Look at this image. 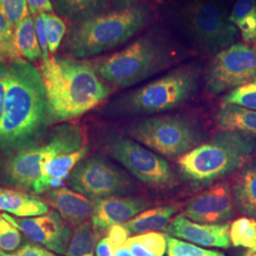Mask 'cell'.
Listing matches in <instances>:
<instances>
[{
	"mask_svg": "<svg viewBox=\"0 0 256 256\" xmlns=\"http://www.w3.org/2000/svg\"><path fill=\"white\" fill-rule=\"evenodd\" d=\"M48 122L75 119L104 101L111 88L97 74L93 63L55 55L40 66Z\"/></svg>",
	"mask_w": 256,
	"mask_h": 256,
	"instance_id": "obj_1",
	"label": "cell"
},
{
	"mask_svg": "<svg viewBox=\"0 0 256 256\" xmlns=\"http://www.w3.org/2000/svg\"><path fill=\"white\" fill-rule=\"evenodd\" d=\"M48 124L40 72L23 58L10 61L9 82L0 126V151H18L32 146Z\"/></svg>",
	"mask_w": 256,
	"mask_h": 256,
	"instance_id": "obj_2",
	"label": "cell"
},
{
	"mask_svg": "<svg viewBox=\"0 0 256 256\" xmlns=\"http://www.w3.org/2000/svg\"><path fill=\"white\" fill-rule=\"evenodd\" d=\"M150 19L151 10L136 5L76 22L64 36V52L76 59L100 54L126 43L146 27Z\"/></svg>",
	"mask_w": 256,
	"mask_h": 256,
	"instance_id": "obj_3",
	"label": "cell"
},
{
	"mask_svg": "<svg viewBox=\"0 0 256 256\" xmlns=\"http://www.w3.org/2000/svg\"><path fill=\"white\" fill-rule=\"evenodd\" d=\"M256 150L254 137L222 130L207 142L182 156L178 166L188 182L198 186L207 185L236 171Z\"/></svg>",
	"mask_w": 256,
	"mask_h": 256,
	"instance_id": "obj_4",
	"label": "cell"
},
{
	"mask_svg": "<svg viewBox=\"0 0 256 256\" xmlns=\"http://www.w3.org/2000/svg\"><path fill=\"white\" fill-rule=\"evenodd\" d=\"M198 78V66H180L160 79L120 96L110 102L108 112L117 116H136L173 110L194 95Z\"/></svg>",
	"mask_w": 256,
	"mask_h": 256,
	"instance_id": "obj_5",
	"label": "cell"
},
{
	"mask_svg": "<svg viewBox=\"0 0 256 256\" xmlns=\"http://www.w3.org/2000/svg\"><path fill=\"white\" fill-rule=\"evenodd\" d=\"M174 54L166 40L152 34L140 37L119 52L93 62V66L104 81L128 88L171 66Z\"/></svg>",
	"mask_w": 256,
	"mask_h": 256,
	"instance_id": "obj_6",
	"label": "cell"
},
{
	"mask_svg": "<svg viewBox=\"0 0 256 256\" xmlns=\"http://www.w3.org/2000/svg\"><path fill=\"white\" fill-rule=\"evenodd\" d=\"M128 134L136 142L160 155L183 156L202 142L200 130L180 116L162 115L138 120L128 128Z\"/></svg>",
	"mask_w": 256,
	"mask_h": 256,
	"instance_id": "obj_7",
	"label": "cell"
},
{
	"mask_svg": "<svg viewBox=\"0 0 256 256\" xmlns=\"http://www.w3.org/2000/svg\"><path fill=\"white\" fill-rule=\"evenodd\" d=\"M182 16L190 36L209 54H216L234 44L238 28L218 0H191Z\"/></svg>",
	"mask_w": 256,
	"mask_h": 256,
	"instance_id": "obj_8",
	"label": "cell"
},
{
	"mask_svg": "<svg viewBox=\"0 0 256 256\" xmlns=\"http://www.w3.org/2000/svg\"><path fill=\"white\" fill-rule=\"evenodd\" d=\"M104 146L112 158L142 182L155 188H169L176 184L174 172L167 162L135 140L115 135Z\"/></svg>",
	"mask_w": 256,
	"mask_h": 256,
	"instance_id": "obj_9",
	"label": "cell"
},
{
	"mask_svg": "<svg viewBox=\"0 0 256 256\" xmlns=\"http://www.w3.org/2000/svg\"><path fill=\"white\" fill-rule=\"evenodd\" d=\"M70 184L75 191L95 202L128 194L133 188L128 174L99 156L76 165L70 174Z\"/></svg>",
	"mask_w": 256,
	"mask_h": 256,
	"instance_id": "obj_10",
	"label": "cell"
},
{
	"mask_svg": "<svg viewBox=\"0 0 256 256\" xmlns=\"http://www.w3.org/2000/svg\"><path fill=\"white\" fill-rule=\"evenodd\" d=\"M256 80V46L234 44L214 55L206 75V90L216 95Z\"/></svg>",
	"mask_w": 256,
	"mask_h": 256,
	"instance_id": "obj_11",
	"label": "cell"
},
{
	"mask_svg": "<svg viewBox=\"0 0 256 256\" xmlns=\"http://www.w3.org/2000/svg\"><path fill=\"white\" fill-rule=\"evenodd\" d=\"M1 216L34 242L56 254H66L72 234L56 210L28 218H14L5 212Z\"/></svg>",
	"mask_w": 256,
	"mask_h": 256,
	"instance_id": "obj_12",
	"label": "cell"
},
{
	"mask_svg": "<svg viewBox=\"0 0 256 256\" xmlns=\"http://www.w3.org/2000/svg\"><path fill=\"white\" fill-rule=\"evenodd\" d=\"M234 214L229 185L218 183L194 198L185 206L183 216L200 224H220Z\"/></svg>",
	"mask_w": 256,
	"mask_h": 256,
	"instance_id": "obj_13",
	"label": "cell"
},
{
	"mask_svg": "<svg viewBox=\"0 0 256 256\" xmlns=\"http://www.w3.org/2000/svg\"><path fill=\"white\" fill-rule=\"evenodd\" d=\"M229 224H200L178 216L166 228L169 236L205 247L224 248L230 244Z\"/></svg>",
	"mask_w": 256,
	"mask_h": 256,
	"instance_id": "obj_14",
	"label": "cell"
},
{
	"mask_svg": "<svg viewBox=\"0 0 256 256\" xmlns=\"http://www.w3.org/2000/svg\"><path fill=\"white\" fill-rule=\"evenodd\" d=\"M44 162L43 146H30L16 151L4 166L7 182L20 189H32L42 176Z\"/></svg>",
	"mask_w": 256,
	"mask_h": 256,
	"instance_id": "obj_15",
	"label": "cell"
},
{
	"mask_svg": "<svg viewBox=\"0 0 256 256\" xmlns=\"http://www.w3.org/2000/svg\"><path fill=\"white\" fill-rule=\"evenodd\" d=\"M149 202L142 198H108L94 203L92 223L96 229L108 230L124 224L146 209Z\"/></svg>",
	"mask_w": 256,
	"mask_h": 256,
	"instance_id": "obj_16",
	"label": "cell"
},
{
	"mask_svg": "<svg viewBox=\"0 0 256 256\" xmlns=\"http://www.w3.org/2000/svg\"><path fill=\"white\" fill-rule=\"evenodd\" d=\"M46 200L63 220L72 225L79 226L92 218L94 203L68 188L52 190L46 194Z\"/></svg>",
	"mask_w": 256,
	"mask_h": 256,
	"instance_id": "obj_17",
	"label": "cell"
},
{
	"mask_svg": "<svg viewBox=\"0 0 256 256\" xmlns=\"http://www.w3.org/2000/svg\"><path fill=\"white\" fill-rule=\"evenodd\" d=\"M88 152V147L84 146L74 153L60 156L46 162L42 168V176L34 183L32 190L37 194H42L62 186L64 180Z\"/></svg>",
	"mask_w": 256,
	"mask_h": 256,
	"instance_id": "obj_18",
	"label": "cell"
},
{
	"mask_svg": "<svg viewBox=\"0 0 256 256\" xmlns=\"http://www.w3.org/2000/svg\"><path fill=\"white\" fill-rule=\"evenodd\" d=\"M82 128L76 124H63L54 129L50 140L43 146L44 164L60 156L74 153L84 146Z\"/></svg>",
	"mask_w": 256,
	"mask_h": 256,
	"instance_id": "obj_19",
	"label": "cell"
},
{
	"mask_svg": "<svg viewBox=\"0 0 256 256\" xmlns=\"http://www.w3.org/2000/svg\"><path fill=\"white\" fill-rule=\"evenodd\" d=\"M0 210L24 218L46 214L48 207L36 196L0 187Z\"/></svg>",
	"mask_w": 256,
	"mask_h": 256,
	"instance_id": "obj_20",
	"label": "cell"
},
{
	"mask_svg": "<svg viewBox=\"0 0 256 256\" xmlns=\"http://www.w3.org/2000/svg\"><path fill=\"white\" fill-rule=\"evenodd\" d=\"M216 120L220 128L256 136V111L234 104H223L218 110Z\"/></svg>",
	"mask_w": 256,
	"mask_h": 256,
	"instance_id": "obj_21",
	"label": "cell"
},
{
	"mask_svg": "<svg viewBox=\"0 0 256 256\" xmlns=\"http://www.w3.org/2000/svg\"><path fill=\"white\" fill-rule=\"evenodd\" d=\"M234 198L239 210L256 218V162L248 165L236 178Z\"/></svg>",
	"mask_w": 256,
	"mask_h": 256,
	"instance_id": "obj_22",
	"label": "cell"
},
{
	"mask_svg": "<svg viewBox=\"0 0 256 256\" xmlns=\"http://www.w3.org/2000/svg\"><path fill=\"white\" fill-rule=\"evenodd\" d=\"M178 206L169 205L144 210L137 216L124 223L130 234H140L155 230H164L170 223L171 218L178 210Z\"/></svg>",
	"mask_w": 256,
	"mask_h": 256,
	"instance_id": "obj_23",
	"label": "cell"
},
{
	"mask_svg": "<svg viewBox=\"0 0 256 256\" xmlns=\"http://www.w3.org/2000/svg\"><path fill=\"white\" fill-rule=\"evenodd\" d=\"M108 0H54V10L74 23L104 12Z\"/></svg>",
	"mask_w": 256,
	"mask_h": 256,
	"instance_id": "obj_24",
	"label": "cell"
},
{
	"mask_svg": "<svg viewBox=\"0 0 256 256\" xmlns=\"http://www.w3.org/2000/svg\"><path fill=\"white\" fill-rule=\"evenodd\" d=\"M229 18L245 43L256 46V0H238Z\"/></svg>",
	"mask_w": 256,
	"mask_h": 256,
	"instance_id": "obj_25",
	"label": "cell"
},
{
	"mask_svg": "<svg viewBox=\"0 0 256 256\" xmlns=\"http://www.w3.org/2000/svg\"><path fill=\"white\" fill-rule=\"evenodd\" d=\"M16 45L18 54L28 62L42 59V50L37 38L34 21L32 16L21 20L14 26Z\"/></svg>",
	"mask_w": 256,
	"mask_h": 256,
	"instance_id": "obj_26",
	"label": "cell"
},
{
	"mask_svg": "<svg viewBox=\"0 0 256 256\" xmlns=\"http://www.w3.org/2000/svg\"><path fill=\"white\" fill-rule=\"evenodd\" d=\"M124 247L134 256H164L167 248V236L156 232H147L128 238Z\"/></svg>",
	"mask_w": 256,
	"mask_h": 256,
	"instance_id": "obj_27",
	"label": "cell"
},
{
	"mask_svg": "<svg viewBox=\"0 0 256 256\" xmlns=\"http://www.w3.org/2000/svg\"><path fill=\"white\" fill-rule=\"evenodd\" d=\"M97 236L88 222L82 223L75 230L68 248L66 256H94Z\"/></svg>",
	"mask_w": 256,
	"mask_h": 256,
	"instance_id": "obj_28",
	"label": "cell"
},
{
	"mask_svg": "<svg viewBox=\"0 0 256 256\" xmlns=\"http://www.w3.org/2000/svg\"><path fill=\"white\" fill-rule=\"evenodd\" d=\"M230 242L236 247L252 248L256 240V221L248 218L236 220L230 228Z\"/></svg>",
	"mask_w": 256,
	"mask_h": 256,
	"instance_id": "obj_29",
	"label": "cell"
},
{
	"mask_svg": "<svg viewBox=\"0 0 256 256\" xmlns=\"http://www.w3.org/2000/svg\"><path fill=\"white\" fill-rule=\"evenodd\" d=\"M20 58L16 45L14 26L0 12V63Z\"/></svg>",
	"mask_w": 256,
	"mask_h": 256,
	"instance_id": "obj_30",
	"label": "cell"
},
{
	"mask_svg": "<svg viewBox=\"0 0 256 256\" xmlns=\"http://www.w3.org/2000/svg\"><path fill=\"white\" fill-rule=\"evenodd\" d=\"M223 104L256 111V80L232 90L224 96Z\"/></svg>",
	"mask_w": 256,
	"mask_h": 256,
	"instance_id": "obj_31",
	"label": "cell"
},
{
	"mask_svg": "<svg viewBox=\"0 0 256 256\" xmlns=\"http://www.w3.org/2000/svg\"><path fill=\"white\" fill-rule=\"evenodd\" d=\"M64 20L54 12L46 14V34L48 52L54 54L64 40L66 32Z\"/></svg>",
	"mask_w": 256,
	"mask_h": 256,
	"instance_id": "obj_32",
	"label": "cell"
},
{
	"mask_svg": "<svg viewBox=\"0 0 256 256\" xmlns=\"http://www.w3.org/2000/svg\"><path fill=\"white\" fill-rule=\"evenodd\" d=\"M168 256H225L223 254L198 247L180 239L167 236Z\"/></svg>",
	"mask_w": 256,
	"mask_h": 256,
	"instance_id": "obj_33",
	"label": "cell"
},
{
	"mask_svg": "<svg viewBox=\"0 0 256 256\" xmlns=\"http://www.w3.org/2000/svg\"><path fill=\"white\" fill-rule=\"evenodd\" d=\"M0 12L14 26L30 14L27 0H0Z\"/></svg>",
	"mask_w": 256,
	"mask_h": 256,
	"instance_id": "obj_34",
	"label": "cell"
},
{
	"mask_svg": "<svg viewBox=\"0 0 256 256\" xmlns=\"http://www.w3.org/2000/svg\"><path fill=\"white\" fill-rule=\"evenodd\" d=\"M20 242L21 234L18 229L0 216V250L14 252L18 248Z\"/></svg>",
	"mask_w": 256,
	"mask_h": 256,
	"instance_id": "obj_35",
	"label": "cell"
},
{
	"mask_svg": "<svg viewBox=\"0 0 256 256\" xmlns=\"http://www.w3.org/2000/svg\"><path fill=\"white\" fill-rule=\"evenodd\" d=\"M46 12H42L34 16V26H36V30L37 38L39 41V44L42 50V60L45 61L46 59L50 58L48 56V41H46Z\"/></svg>",
	"mask_w": 256,
	"mask_h": 256,
	"instance_id": "obj_36",
	"label": "cell"
},
{
	"mask_svg": "<svg viewBox=\"0 0 256 256\" xmlns=\"http://www.w3.org/2000/svg\"><path fill=\"white\" fill-rule=\"evenodd\" d=\"M129 236L130 234L128 229L124 226V224H117L110 227L106 238L115 252L119 248L124 247L126 245Z\"/></svg>",
	"mask_w": 256,
	"mask_h": 256,
	"instance_id": "obj_37",
	"label": "cell"
},
{
	"mask_svg": "<svg viewBox=\"0 0 256 256\" xmlns=\"http://www.w3.org/2000/svg\"><path fill=\"white\" fill-rule=\"evenodd\" d=\"M9 62L0 63V126L3 118L4 104L9 82Z\"/></svg>",
	"mask_w": 256,
	"mask_h": 256,
	"instance_id": "obj_38",
	"label": "cell"
},
{
	"mask_svg": "<svg viewBox=\"0 0 256 256\" xmlns=\"http://www.w3.org/2000/svg\"><path fill=\"white\" fill-rule=\"evenodd\" d=\"M28 10L32 16L42 12H54V4L50 0H27Z\"/></svg>",
	"mask_w": 256,
	"mask_h": 256,
	"instance_id": "obj_39",
	"label": "cell"
},
{
	"mask_svg": "<svg viewBox=\"0 0 256 256\" xmlns=\"http://www.w3.org/2000/svg\"><path fill=\"white\" fill-rule=\"evenodd\" d=\"M48 250L38 245L26 244L25 246L20 248L12 256H52Z\"/></svg>",
	"mask_w": 256,
	"mask_h": 256,
	"instance_id": "obj_40",
	"label": "cell"
},
{
	"mask_svg": "<svg viewBox=\"0 0 256 256\" xmlns=\"http://www.w3.org/2000/svg\"><path fill=\"white\" fill-rule=\"evenodd\" d=\"M96 256H113L114 250L110 245L108 238L102 239L101 241L96 246Z\"/></svg>",
	"mask_w": 256,
	"mask_h": 256,
	"instance_id": "obj_41",
	"label": "cell"
},
{
	"mask_svg": "<svg viewBox=\"0 0 256 256\" xmlns=\"http://www.w3.org/2000/svg\"><path fill=\"white\" fill-rule=\"evenodd\" d=\"M140 0H111V4L114 10H122L136 6Z\"/></svg>",
	"mask_w": 256,
	"mask_h": 256,
	"instance_id": "obj_42",
	"label": "cell"
},
{
	"mask_svg": "<svg viewBox=\"0 0 256 256\" xmlns=\"http://www.w3.org/2000/svg\"><path fill=\"white\" fill-rule=\"evenodd\" d=\"M113 256H134L132 254H131V252L128 250V248L122 247L119 248L118 250H116L115 252H114V254Z\"/></svg>",
	"mask_w": 256,
	"mask_h": 256,
	"instance_id": "obj_43",
	"label": "cell"
},
{
	"mask_svg": "<svg viewBox=\"0 0 256 256\" xmlns=\"http://www.w3.org/2000/svg\"><path fill=\"white\" fill-rule=\"evenodd\" d=\"M256 252V244H254V246L252 248H250V250H248V254H254Z\"/></svg>",
	"mask_w": 256,
	"mask_h": 256,
	"instance_id": "obj_44",
	"label": "cell"
},
{
	"mask_svg": "<svg viewBox=\"0 0 256 256\" xmlns=\"http://www.w3.org/2000/svg\"><path fill=\"white\" fill-rule=\"evenodd\" d=\"M0 256H12V254H7L2 250H0Z\"/></svg>",
	"mask_w": 256,
	"mask_h": 256,
	"instance_id": "obj_45",
	"label": "cell"
},
{
	"mask_svg": "<svg viewBox=\"0 0 256 256\" xmlns=\"http://www.w3.org/2000/svg\"><path fill=\"white\" fill-rule=\"evenodd\" d=\"M245 256H256V252H254V254H246Z\"/></svg>",
	"mask_w": 256,
	"mask_h": 256,
	"instance_id": "obj_46",
	"label": "cell"
},
{
	"mask_svg": "<svg viewBox=\"0 0 256 256\" xmlns=\"http://www.w3.org/2000/svg\"></svg>",
	"mask_w": 256,
	"mask_h": 256,
	"instance_id": "obj_47",
	"label": "cell"
}]
</instances>
